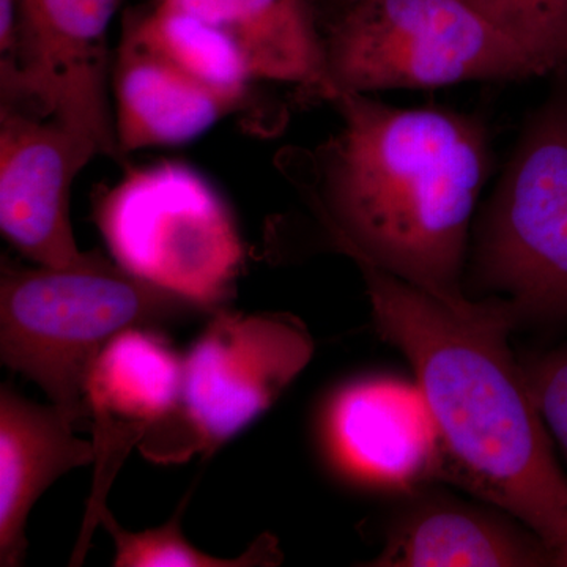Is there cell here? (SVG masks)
I'll return each instance as SVG.
<instances>
[{"label":"cell","mask_w":567,"mask_h":567,"mask_svg":"<svg viewBox=\"0 0 567 567\" xmlns=\"http://www.w3.org/2000/svg\"><path fill=\"white\" fill-rule=\"evenodd\" d=\"M369 566L539 567L554 566V555L540 536L499 507L420 494L395 517Z\"/></svg>","instance_id":"obj_12"},{"label":"cell","mask_w":567,"mask_h":567,"mask_svg":"<svg viewBox=\"0 0 567 567\" xmlns=\"http://www.w3.org/2000/svg\"><path fill=\"white\" fill-rule=\"evenodd\" d=\"M377 333L412 365L440 439L439 481L499 507L554 555L567 522V476L509 347L517 324L498 297L456 308L364 260Z\"/></svg>","instance_id":"obj_1"},{"label":"cell","mask_w":567,"mask_h":567,"mask_svg":"<svg viewBox=\"0 0 567 567\" xmlns=\"http://www.w3.org/2000/svg\"><path fill=\"white\" fill-rule=\"evenodd\" d=\"M123 29L235 110L245 103L256 78L244 52L218 25L189 11L156 2L147 13L128 14Z\"/></svg>","instance_id":"obj_16"},{"label":"cell","mask_w":567,"mask_h":567,"mask_svg":"<svg viewBox=\"0 0 567 567\" xmlns=\"http://www.w3.org/2000/svg\"><path fill=\"white\" fill-rule=\"evenodd\" d=\"M102 155L99 145L55 118L0 106V229L41 267L89 262L70 221L74 178Z\"/></svg>","instance_id":"obj_9"},{"label":"cell","mask_w":567,"mask_h":567,"mask_svg":"<svg viewBox=\"0 0 567 567\" xmlns=\"http://www.w3.org/2000/svg\"><path fill=\"white\" fill-rule=\"evenodd\" d=\"M522 365L537 409L567 464V346Z\"/></svg>","instance_id":"obj_19"},{"label":"cell","mask_w":567,"mask_h":567,"mask_svg":"<svg viewBox=\"0 0 567 567\" xmlns=\"http://www.w3.org/2000/svg\"><path fill=\"white\" fill-rule=\"evenodd\" d=\"M183 360L145 327L112 338L93 361L84 398L93 424L95 481L73 561L89 550L92 532L106 509V495L133 447L181 409Z\"/></svg>","instance_id":"obj_10"},{"label":"cell","mask_w":567,"mask_h":567,"mask_svg":"<svg viewBox=\"0 0 567 567\" xmlns=\"http://www.w3.org/2000/svg\"><path fill=\"white\" fill-rule=\"evenodd\" d=\"M212 312L183 358L181 409L141 445L147 457L173 462L218 450L267 412L311 361L312 336L289 312Z\"/></svg>","instance_id":"obj_7"},{"label":"cell","mask_w":567,"mask_h":567,"mask_svg":"<svg viewBox=\"0 0 567 567\" xmlns=\"http://www.w3.org/2000/svg\"><path fill=\"white\" fill-rule=\"evenodd\" d=\"M328 434L339 464L361 480L406 491L439 481V432L416 383L346 386L328 413Z\"/></svg>","instance_id":"obj_11"},{"label":"cell","mask_w":567,"mask_h":567,"mask_svg":"<svg viewBox=\"0 0 567 567\" xmlns=\"http://www.w3.org/2000/svg\"><path fill=\"white\" fill-rule=\"evenodd\" d=\"M465 286L506 300L517 323L567 320L566 82L528 118L473 223Z\"/></svg>","instance_id":"obj_4"},{"label":"cell","mask_w":567,"mask_h":567,"mask_svg":"<svg viewBox=\"0 0 567 567\" xmlns=\"http://www.w3.org/2000/svg\"><path fill=\"white\" fill-rule=\"evenodd\" d=\"M185 503L175 511L173 518L158 528L145 532H126L104 509L100 524L110 532L115 544V567H249L275 566L281 559L275 537L260 536L238 558H215L192 546L182 533L181 517Z\"/></svg>","instance_id":"obj_17"},{"label":"cell","mask_w":567,"mask_h":567,"mask_svg":"<svg viewBox=\"0 0 567 567\" xmlns=\"http://www.w3.org/2000/svg\"><path fill=\"white\" fill-rule=\"evenodd\" d=\"M73 417L0 390V566L17 567L28 550L25 524L54 481L95 462L93 443L74 436Z\"/></svg>","instance_id":"obj_13"},{"label":"cell","mask_w":567,"mask_h":567,"mask_svg":"<svg viewBox=\"0 0 567 567\" xmlns=\"http://www.w3.org/2000/svg\"><path fill=\"white\" fill-rule=\"evenodd\" d=\"M218 25L244 52L256 80L297 85L324 100L327 59L312 0H156Z\"/></svg>","instance_id":"obj_15"},{"label":"cell","mask_w":567,"mask_h":567,"mask_svg":"<svg viewBox=\"0 0 567 567\" xmlns=\"http://www.w3.org/2000/svg\"><path fill=\"white\" fill-rule=\"evenodd\" d=\"M114 123L118 151L174 147L203 136L237 111L123 29L115 55Z\"/></svg>","instance_id":"obj_14"},{"label":"cell","mask_w":567,"mask_h":567,"mask_svg":"<svg viewBox=\"0 0 567 567\" xmlns=\"http://www.w3.org/2000/svg\"><path fill=\"white\" fill-rule=\"evenodd\" d=\"M118 0H18L0 40V106L47 115L122 159L107 96V31Z\"/></svg>","instance_id":"obj_8"},{"label":"cell","mask_w":567,"mask_h":567,"mask_svg":"<svg viewBox=\"0 0 567 567\" xmlns=\"http://www.w3.org/2000/svg\"><path fill=\"white\" fill-rule=\"evenodd\" d=\"M207 311L188 298L137 278L99 251L76 267L0 274V360L35 382L81 429L84 386L112 338L134 327L175 322Z\"/></svg>","instance_id":"obj_3"},{"label":"cell","mask_w":567,"mask_h":567,"mask_svg":"<svg viewBox=\"0 0 567 567\" xmlns=\"http://www.w3.org/2000/svg\"><path fill=\"white\" fill-rule=\"evenodd\" d=\"M353 2V0H339V3H341V7L347 6V3Z\"/></svg>","instance_id":"obj_21"},{"label":"cell","mask_w":567,"mask_h":567,"mask_svg":"<svg viewBox=\"0 0 567 567\" xmlns=\"http://www.w3.org/2000/svg\"><path fill=\"white\" fill-rule=\"evenodd\" d=\"M342 126L315 153L312 207L352 260L456 308L481 192L492 169L484 123L445 107H398L369 93L333 102Z\"/></svg>","instance_id":"obj_2"},{"label":"cell","mask_w":567,"mask_h":567,"mask_svg":"<svg viewBox=\"0 0 567 567\" xmlns=\"http://www.w3.org/2000/svg\"><path fill=\"white\" fill-rule=\"evenodd\" d=\"M95 221L123 270L207 311L233 293L245 251L229 207L183 163L130 171L96 196Z\"/></svg>","instance_id":"obj_6"},{"label":"cell","mask_w":567,"mask_h":567,"mask_svg":"<svg viewBox=\"0 0 567 567\" xmlns=\"http://www.w3.org/2000/svg\"><path fill=\"white\" fill-rule=\"evenodd\" d=\"M554 566L567 567V522L558 543L554 547Z\"/></svg>","instance_id":"obj_20"},{"label":"cell","mask_w":567,"mask_h":567,"mask_svg":"<svg viewBox=\"0 0 567 567\" xmlns=\"http://www.w3.org/2000/svg\"><path fill=\"white\" fill-rule=\"evenodd\" d=\"M323 35L327 95L539 78L462 0H353Z\"/></svg>","instance_id":"obj_5"},{"label":"cell","mask_w":567,"mask_h":567,"mask_svg":"<svg viewBox=\"0 0 567 567\" xmlns=\"http://www.w3.org/2000/svg\"><path fill=\"white\" fill-rule=\"evenodd\" d=\"M527 55L539 76L567 74V0H462Z\"/></svg>","instance_id":"obj_18"}]
</instances>
